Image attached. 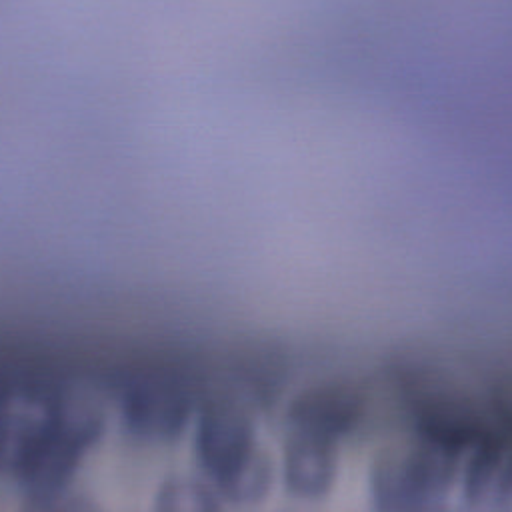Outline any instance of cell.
<instances>
[{"instance_id":"6da1fadb","label":"cell","mask_w":512,"mask_h":512,"mask_svg":"<svg viewBox=\"0 0 512 512\" xmlns=\"http://www.w3.org/2000/svg\"><path fill=\"white\" fill-rule=\"evenodd\" d=\"M198 454L208 474L230 494L250 496L262 486L250 430L230 412H210L198 432Z\"/></svg>"},{"instance_id":"7a4b0ae2","label":"cell","mask_w":512,"mask_h":512,"mask_svg":"<svg viewBox=\"0 0 512 512\" xmlns=\"http://www.w3.org/2000/svg\"><path fill=\"white\" fill-rule=\"evenodd\" d=\"M286 478L290 488L304 496H316L328 488L332 452L326 434L306 428L292 442L286 458Z\"/></svg>"}]
</instances>
